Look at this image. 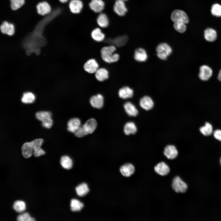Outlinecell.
Returning a JSON list of instances; mask_svg holds the SVG:
<instances>
[{
	"label": "cell",
	"instance_id": "obj_11",
	"mask_svg": "<svg viewBox=\"0 0 221 221\" xmlns=\"http://www.w3.org/2000/svg\"><path fill=\"white\" fill-rule=\"evenodd\" d=\"M94 76L97 81L102 82L108 79L109 77L108 71L104 68H99L95 73Z\"/></svg>",
	"mask_w": 221,
	"mask_h": 221
},
{
	"label": "cell",
	"instance_id": "obj_28",
	"mask_svg": "<svg viewBox=\"0 0 221 221\" xmlns=\"http://www.w3.org/2000/svg\"><path fill=\"white\" fill-rule=\"evenodd\" d=\"M217 37V33L214 29L208 28L204 30V37L207 41L213 42L216 40Z\"/></svg>",
	"mask_w": 221,
	"mask_h": 221
},
{
	"label": "cell",
	"instance_id": "obj_6",
	"mask_svg": "<svg viewBox=\"0 0 221 221\" xmlns=\"http://www.w3.org/2000/svg\"><path fill=\"white\" fill-rule=\"evenodd\" d=\"M99 67V63L94 58H91L87 60L83 65L84 71L89 74L95 73Z\"/></svg>",
	"mask_w": 221,
	"mask_h": 221
},
{
	"label": "cell",
	"instance_id": "obj_9",
	"mask_svg": "<svg viewBox=\"0 0 221 221\" xmlns=\"http://www.w3.org/2000/svg\"><path fill=\"white\" fill-rule=\"evenodd\" d=\"M154 170L157 174L162 176L167 175L170 172L169 166L163 161L160 162L155 166Z\"/></svg>",
	"mask_w": 221,
	"mask_h": 221
},
{
	"label": "cell",
	"instance_id": "obj_36",
	"mask_svg": "<svg viewBox=\"0 0 221 221\" xmlns=\"http://www.w3.org/2000/svg\"><path fill=\"white\" fill-rule=\"evenodd\" d=\"M13 208L16 212H21L25 210V204L23 201L17 200L14 203Z\"/></svg>",
	"mask_w": 221,
	"mask_h": 221
},
{
	"label": "cell",
	"instance_id": "obj_42",
	"mask_svg": "<svg viewBox=\"0 0 221 221\" xmlns=\"http://www.w3.org/2000/svg\"><path fill=\"white\" fill-rule=\"evenodd\" d=\"M68 0H59V1L62 3H65L68 2Z\"/></svg>",
	"mask_w": 221,
	"mask_h": 221
},
{
	"label": "cell",
	"instance_id": "obj_18",
	"mask_svg": "<svg viewBox=\"0 0 221 221\" xmlns=\"http://www.w3.org/2000/svg\"><path fill=\"white\" fill-rule=\"evenodd\" d=\"M90 8L96 13H101L103 10L105 3L102 0H92L89 4Z\"/></svg>",
	"mask_w": 221,
	"mask_h": 221
},
{
	"label": "cell",
	"instance_id": "obj_43",
	"mask_svg": "<svg viewBox=\"0 0 221 221\" xmlns=\"http://www.w3.org/2000/svg\"><path fill=\"white\" fill-rule=\"evenodd\" d=\"M116 0L120 1H123V2H124L125 1H127L128 0Z\"/></svg>",
	"mask_w": 221,
	"mask_h": 221
},
{
	"label": "cell",
	"instance_id": "obj_35",
	"mask_svg": "<svg viewBox=\"0 0 221 221\" xmlns=\"http://www.w3.org/2000/svg\"><path fill=\"white\" fill-rule=\"evenodd\" d=\"M34 95L30 92H27L23 94L21 99L22 102L24 103L28 104L33 103L35 100Z\"/></svg>",
	"mask_w": 221,
	"mask_h": 221
},
{
	"label": "cell",
	"instance_id": "obj_19",
	"mask_svg": "<svg viewBox=\"0 0 221 221\" xmlns=\"http://www.w3.org/2000/svg\"><path fill=\"white\" fill-rule=\"evenodd\" d=\"M0 30L1 32L9 36H12L15 32V27L12 23L5 21L0 25Z\"/></svg>",
	"mask_w": 221,
	"mask_h": 221
},
{
	"label": "cell",
	"instance_id": "obj_21",
	"mask_svg": "<svg viewBox=\"0 0 221 221\" xmlns=\"http://www.w3.org/2000/svg\"><path fill=\"white\" fill-rule=\"evenodd\" d=\"M81 121L78 118H73L70 119L67 123L68 130L75 133L81 126Z\"/></svg>",
	"mask_w": 221,
	"mask_h": 221
},
{
	"label": "cell",
	"instance_id": "obj_23",
	"mask_svg": "<svg viewBox=\"0 0 221 221\" xmlns=\"http://www.w3.org/2000/svg\"><path fill=\"white\" fill-rule=\"evenodd\" d=\"M134 58L136 61L139 62L146 61L148 58V55L145 50L142 48H137L135 51Z\"/></svg>",
	"mask_w": 221,
	"mask_h": 221
},
{
	"label": "cell",
	"instance_id": "obj_16",
	"mask_svg": "<svg viewBox=\"0 0 221 221\" xmlns=\"http://www.w3.org/2000/svg\"><path fill=\"white\" fill-rule=\"evenodd\" d=\"M37 13L40 15H45L49 14L51 11V7L47 2H40L36 6Z\"/></svg>",
	"mask_w": 221,
	"mask_h": 221
},
{
	"label": "cell",
	"instance_id": "obj_8",
	"mask_svg": "<svg viewBox=\"0 0 221 221\" xmlns=\"http://www.w3.org/2000/svg\"><path fill=\"white\" fill-rule=\"evenodd\" d=\"M43 141L42 138H37L30 142L33 149V154L35 157H38L45 154V152L41 148Z\"/></svg>",
	"mask_w": 221,
	"mask_h": 221
},
{
	"label": "cell",
	"instance_id": "obj_1",
	"mask_svg": "<svg viewBox=\"0 0 221 221\" xmlns=\"http://www.w3.org/2000/svg\"><path fill=\"white\" fill-rule=\"evenodd\" d=\"M116 47L114 45H107L103 47L100 49V56L102 60L109 64L117 62L120 59L119 54L115 52Z\"/></svg>",
	"mask_w": 221,
	"mask_h": 221
},
{
	"label": "cell",
	"instance_id": "obj_24",
	"mask_svg": "<svg viewBox=\"0 0 221 221\" xmlns=\"http://www.w3.org/2000/svg\"><path fill=\"white\" fill-rule=\"evenodd\" d=\"M124 108L127 114L130 116L135 117L138 114V110L131 102H127L124 105Z\"/></svg>",
	"mask_w": 221,
	"mask_h": 221
},
{
	"label": "cell",
	"instance_id": "obj_32",
	"mask_svg": "<svg viewBox=\"0 0 221 221\" xmlns=\"http://www.w3.org/2000/svg\"><path fill=\"white\" fill-rule=\"evenodd\" d=\"M60 163L64 168L67 169H71L73 165L72 159L67 155L63 156L61 157Z\"/></svg>",
	"mask_w": 221,
	"mask_h": 221
},
{
	"label": "cell",
	"instance_id": "obj_3",
	"mask_svg": "<svg viewBox=\"0 0 221 221\" xmlns=\"http://www.w3.org/2000/svg\"><path fill=\"white\" fill-rule=\"evenodd\" d=\"M35 116L37 119L42 122V125L44 127L49 129L52 127L53 121L51 118L52 114L50 112L40 111L36 113Z\"/></svg>",
	"mask_w": 221,
	"mask_h": 221
},
{
	"label": "cell",
	"instance_id": "obj_4",
	"mask_svg": "<svg viewBox=\"0 0 221 221\" xmlns=\"http://www.w3.org/2000/svg\"><path fill=\"white\" fill-rule=\"evenodd\" d=\"M156 50L157 57L162 60H167L172 52L170 46L165 43L159 44L156 47Z\"/></svg>",
	"mask_w": 221,
	"mask_h": 221
},
{
	"label": "cell",
	"instance_id": "obj_33",
	"mask_svg": "<svg viewBox=\"0 0 221 221\" xmlns=\"http://www.w3.org/2000/svg\"><path fill=\"white\" fill-rule=\"evenodd\" d=\"M200 131L204 135L209 136L213 133V127L210 123L206 122L204 126L200 128Z\"/></svg>",
	"mask_w": 221,
	"mask_h": 221
},
{
	"label": "cell",
	"instance_id": "obj_34",
	"mask_svg": "<svg viewBox=\"0 0 221 221\" xmlns=\"http://www.w3.org/2000/svg\"><path fill=\"white\" fill-rule=\"evenodd\" d=\"M83 204L77 199H72L71 201V209L73 211H80L83 208Z\"/></svg>",
	"mask_w": 221,
	"mask_h": 221
},
{
	"label": "cell",
	"instance_id": "obj_29",
	"mask_svg": "<svg viewBox=\"0 0 221 221\" xmlns=\"http://www.w3.org/2000/svg\"><path fill=\"white\" fill-rule=\"evenodd\" d=\"M137 130L136 126L133 122H128L126 123L124 126V132L126 135L134 134L136 133Z\"/></svg>",
	"mask_w": 221,
	"mask_h": 221
},
{
	"label": "cell",
	"instance_id": "obj_5",
	"mask_svg": "<svg viewBox=\"0 0 221 221\" xmlns=\"http://www.w3.org/2000/svg\"><path fill=\"white\" fill-rule=\"evenodd\" d=\"M171 186L172 189L177 193H184L188 189L187 184L178 176H175L173 178Z\"/></svg>",
	"mask_w": 221,
	"mask_h": 221
},
{
	"label": "cell",
	"instance_id": "obj_37",
	"mask_svg": "<svg viewBox=\"0 0 221 221\" xmlns=\"http://www.w3.org/2000/svg\"><path fill=\"white\" fill-rule=\"evenodd\" d=\"M10 7L15 10L19 9L23 6L25 3V0H10Z\"/></svg>",
	"mask_w": 221,
	"mask_h": 221
},
{
	"label": "cell",
	"instance_id": "obj_40",
	"mask_svg": "<svg viewBox=\"0 0 221 221\" xmlns=\"http://www.w3.org/2000/svg\"><path fill=\"white\" fill-rule=\"evenodd\" d=\"M18 221H35L34 219L31 217L29 213L25 212L19 215L17 218Z\"/></svg>",
	"mask_w": 221,
	"mask_h": 221
},
{
	"label": "cell",
	"instance_id": "obj_7",
	"mask_svg": "<svg viewBox=\"0 0 221 221\" xmlns=\"http://www.w3.org/2000/svg\"><path fill=\"white\" fill-rule=\"evenodd\" d=\"M172 21L174 22H183L187 24L189 21V18L186 14L180 10H175L172 13L171 16Z\"/></svg>",
	"mask_w": 221,
	"mask_h": 221
},
{
	"label": "cell",
	"instance_id": "obj_12",
	"mask_svg": "<svg viewBox=\"0 0 221 221\" xmlns=\"http://www.w3.org/2000/svg\"><path fill=\"white\" fill-rule=\"evenodd\" d=\"M163 153L168 159L173 160L177 157L178 153L177 149L174 145H168L165 147Z\"/></svg>",
	"mask_w": 221,
	"mask_h": 221
},
{
	"label": "cell",
	"instance_id": "obj_26",
	"mask_svg": "<svg viewBox=\"0 0 221 221\" xmlns=\"http://www.w3.org/2000/svg\"><path fill=\"white\" fill-rule=\"evenodd\" d=\"M21 151L24 157L26 158L30 157L33 152V149L31 142L25 143L21 147Z\"/></svg>",
	"mask_w": 221,
	"mask_h": 221
},
{
	"label": "cell",
	"instance_id": "obj_20",
	"mask_svg": "<svg viewBox=\"0 0 221 221\" xmlns=\"http://www.w3.org/2000/svg\"><path fill=\"white\" fill-rule=\"evenodd\" d=\"M140 107L146 110H150L154 106V102L149 96H145L141 99L139 102Z\"/></svg>",
	"mask_w": 221,
	"mask_h": 221
},
{
	"label": "cell",
	"instance_id": "obj_10",
	"mask_svg": "<svg viewBox=\"0 0 221 221\" xmlns=\"http://www.w3.org/2000/svg\"><path fill=\"white\" fill-rule=\"evenodd\" d=\"M212 74V70L208 66L203 65L200 67L199 76L201 80L204 81L208 80L211 77Z\"/></svg>",
	"mask_w": 221,
	"mask_h": 221
},
{
	"label": "cell",
	"instance_id": "obj_38",
	"mask_svg": "<svg viewBox=\"0 0 221 221\" xmlns=\"http://www.w3.org/2000/svg\"><path fill=\"white\" fill-rule=\"evenodd\" d=\"M185 24V23L183 22H175L173 24V27L177 31L180 33H183L185 32L186 29Z\"/></svg>",
	"mask_w": 221,
	"mask_h": 221
},
{
	"label": "cell",
	"instance_id": "obj_25",
	"mask_svg": "<svg viewBox=\"0 0 221 221\" xmlns=\"http://www.w3.org/2000/svg\"><path fill=\"white\" fill-rule=\"evenodd\" d=\"M91 36L92 39L97 42L103 41L105 39V35L101 29L98 28L94 29L91 33Z\"/></svg>",
	"mask_w": 221,
	"mask_h": 221
},
{
	"label": "cell",
	"instance_id": "obj_22",
	"mask_svg": "<svg viewBox=\"0 0 221 221\" xmlns=\"http://www.w3.org/2000/svg\"><path fill=\"white\" fill-rule=\"evenodd\" d=\"M134 91L128 86H124L120 88L118 91L119 97L123 99L131 98L133 95Z\"/></svg>",
	"mask_w": 221,
	"mask_h": 221
},
{
	"label": "cell",
	"instance_id": "obj_27",
	"mask_svg": "<svg viewBox=\"0 0 221 221\" xmlns=\"http://www.w3.org/2000/svg\"><path fill=\"white\" fill-rule=\"evenodd\" d=\"M128 40L129 37L126 35L118 36L113 38V45L117 47H121L125 45Z\"/></svg>",
	"mask_w": 221,
	"mask_h": 221
},
{
	"label": "cell",
	"instance_id": "obj_44",
	"mask_svg": "<svg viewBox=\"0 0 221 221\" xmlns=\"http://www.w3.org/2000/svg\"><path fill=\"white\" fill-rule=\"evenodd\" d=\"M220 165H221V157H220Z\"/></svg>",
	"mask_w": 221,
	"mask_h": 221
},
{
	"label": "cell",
	"instance_id": "obj_30",
	"mask_svg": "<svg viewBox=\"0 0 221 221\" xmlns=\"http://www.w3.org/2000/svg\"><path fill=\"white\" fill-rule=\"evenodd\" d=\"M75 189L77 195L80 197L85 196L89 191V189L87 184L82 183L77 186Z\"/></svg>",
	"mask_w": 221,
	"mask_h": 221
},
{
	"label": "cell",
	"instance_id": "obj_31",
	"mask_svg": "<svg viewBox=\"0 0 221 221\" xmlns=\"http://www.w3.org/2000/svg\"><path fill=\"white\" fill-rule=\"evenodd\" d=\"M97 22L99 25L101 27H107L109 24L108 17L104 13H100L97 17Z\"/></svg>",
	"mask_w": 221,
	"mask_h": 221
},
{
	"label": "cell",
	"instance_id": "obj_15",
	"mask_svg": "<svg viewBox=\"0 0 221 221\" xmlns=\"http://www.w3.org/2000/svg\"><path fill=\"white\" fill-rule=\"evenodd\" d=\"M113 10L114 12L120 16H124L127 11L124 2L116 0L115 2Z\"/></svg>",
	"mask_w": 221,
	"mask_h": 221
},
{
	"label": "cell",
	"instance_id": "obj_13",
	"mask_svg": "<svg viewBox=\"0 0 221 221\" xmlns=\"http://www.w3.org/2000/svg\"><path fill=\"white\" fill-rule=\"evenodd\" d=\"M90 102L91 106L93 107L100 109L103 105V97L100 94L93 95L90 98Z\"/></svg>",
	"mask_w": 221,
	"mask_h": 221
},
{
	"label": "cell",
	"instance_id": "obj_41",
	"mask_svg": "<svg viewBox=\"0 0 221 221\" xmlns=\"http://www.w3.org/2000/svg\"><path fill=\"white\" fill-rule=\"evenodd\" d=\"M213 136L217 140L221 141V130L217 129L213 133Z\"/></svg>",
	"mask_w": 221,
	"mask_h": 221
},
{
	"label": "cell",
	"instance_id": "obj_39",
	"mask_svg": "<svg viewBox=\"0 0 221 221\" xmlns=\"http://www.w3.org/2000/svg\"><path fill=\"white\" fill-rule=\"evenodd\" d=\"M212 14L217 17H221V6L217 3L213 4L211 8Z\"/></svg>",
	"mask_w": 221,
	"mask_h": 221
},
{
	"label": "cell",
	"instance_id": "obj_17",
	"mask_svg": "<svg viewBox=\"0 0 221 221\" xmlns=\"http://www.w3.org/2000/svg\"><path fill=\"white\" fill-rule=\"evenodd\" d=\"M83 6V3L80 0H71L69 4L70 11L72 13L74 14H78L80 13Z\"/></svg>",
	"mask_w": 221,
	"mask_h": 221
},
{
	"label": "cell",
	"instance_id": "obj_2",
	"mask_svg": "<svg viewBox=\"0 0 221 221\" xmlns=\"http://www.w3.org/2000/svg\"><path fill=\"white\" fill-rule=\"evenodd\" d=\"M97 122L95 119L91 118L88 120L74 133L76 136L81 138L89 134L93 133L96 129Z\"/></svg>",
	"mask_w": 221,
	"mask_h": 221
},
{
	"label": "cell",
	"instance_id": "obj_14",
	"mask_svg": "<svg viewBox=\"0 0 221 221\" xmlns=\"http://www.w3.org/2000/svg\"><path fill=\"white\" fill-rule=\"evenodd\" d=\"M120 171L123 176L128 177H130L134 173L135 168L132 164L126 163L120 167Z\"/></svg>",
	"mask_w": 221,
	"mask_h": 221
}]
</instances>
